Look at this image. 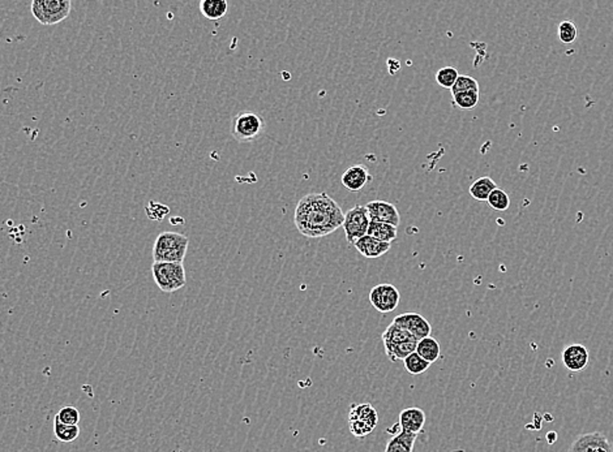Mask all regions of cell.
<instances>
[{"label":"cell","instance_id":"1","mask_svg":"<svg viewBox=\"0 0 613 452\" xmlns=\"http://www.w3.org/2000/svg\"><path fill=\"white\" fill-rule=\"evenodd\" d=\"M345 214L341 206L326 193L305 195L296 205V230L310 239H320L333 234L343 226Z\"/></svg>","mask_w":613,"mask_h":452},{"label":"cell","instance_id":"2","mask_svg":"<svg viewBox=\"0 0 613 452\" xmlns=\"http://www.w3.org/2000/svg\"><path fill=\"white\" fill-rule=\"evenodd\" d=\"M190 240L186 235L178 232H162L157 236L153 247L154 262H179L183 264Z\"/></svg>","mask_w":613,"mask_h":452},{"label":"cell","instance_id":"3","mask_svg":"<svg viewBox=\"0 0 613 452\" xmlns=\"http://www.w3.org/2000/svg\"><path fill=\"white\" fill-rule=\"evenodd\" d=\"M153 278L162 292H176L187 283L186 269L179 262H154L152 266Z\"/></svg>","mask_w":613,"mask_h":452},{"label":"cell","instance_id":"4","mask_svg":"<svg viewBox=\"0 0 613 452\" xmlns=\"http://www.w3.org/2000/svg\"><path fill=\"white\" fill-rule=\"evenodd\" d=\"M265 128V121L256 113L242 111L235 115L231 121V136L238 143H250L258 140Z\"/></svg>","mask_w":613,"mask_h":452},{"label":"cell","instance_id":"5","mask_svg":"<svg viewBox=\"0 0 613 452\" xmlns=\"http://www.w3.org/2000/svg\"><path fill=\"white\" fill-rule=\"evenodd\" d=\"M31 9L39 24L55 25L69 17L72 3L71 0H34Z\"/></svg>","mask_w":613,"mask_h":452},{"label":"cell","instance_id":"6","mask_svg":"<svg viewBox=\"0 0 613 452\" xmlns=\"http://www.w3.org/2000/svg\"><path fill=\"white\" fill-rule=\"evenodd\" d=\"M371 223V219L368 217V211L365 206L355 205L353 209L345 214L343 220V231L346 240L350 244H355L359 239L364 237L368 232V227Z\"/></svg>","mask_w":613,"mask_h":452},{"label":"cell","instance_id":"7","mask_svg":"<svg viewBox=\"0 0 613 452\" xmlns=\"http://www.w3.org/2000/svg\"><path fill=\"white\" fill-rule=\"evenodd\" d=\"M401 300L400 291L389 283L373 287L370 292V302L380 313H390L397 309Z\"/></svg>","mask_w":613,"mask_h":452},{"label":"cell","instance_id":"8","mask_svg":"<svg viewBox=\"0 0 613 452\" xmlns=\"http://www.w3.org/2000/svg\"><path fill=\"white\" fill-rule=\"evenodd\" d=\"M392 324H397L398 327L410 332L417 341L431 337V324L419 313H412V312L403 313V314L395 317Z\"/></svg>","mask_w":613,"mask_h":452},{"label":"cell","instance_id":"9","mask_svg":"<svg viewBox=\"0 0 613 452\" xmlns=\"http://www.w3.org/2000/svg\"><path fill=\"white\" fill-rule=\"evenodd\" d=\"M568 452H613V443L600 431L578 436Z\"/></svg>","mask_w":613,"mask_h":452},{"label":"cell","instance_id":"10","mask_svg":"<svg viewBox=\"0 0 613 452\" xmlns=\"http://www.w3.org/2000/svg\"><path fill=\"white\" fill-rule=\"evenodd\" d=\"M367 211H368V217L371 219V222H379V223H386L390 226L398 227L401 223V215L400 211L390 202L376 200L371 201L365 205Z\"/></svg>","mask_w":613,"mask_h":452},{"label":"cell","instance_id":"11","mask_svg":"<svg viewBox=\"0 0 613 452\" xmlns=\"http://www.w3.org/2000/svg\"><path fill=\"white\" fill-rule=\"evenodd\" d=\"M590 360L587 348L582 344H570L562 351V362L570 371H582Z\"/></svg>","mask_w":613,"mask_h":452},{"label":"cell","instance_id":"12","mask_svg":"<svg viewBox=\"0 0 613 452\" xmlns=\"http://www.w3.org/2000/svg\"><path fill=\"white\" fill-rule=\"evenodd\" d=\"M371 176L364 165H354L348 167V170L342 175L341 181L343 187L350 192H359L364 188V185L370 181Z\"/></svg>","mask_w":613,"mask_h":452},{"label":"cell","instance_id":"13","mask_svg":"<svg viewBox=\"0 0 613 452\" xmlns=\"http://www.w3.org/2000/svg\"><path fill=\"white\" fill-rule=\"evenodd\" d=\"M424 423H425V414L420 408H406L400 414L398 425L401 430H405L407 433L419 434L423 430Z\"/></svg>","mask_w":613,"mask_h":452},{"label":"cell","instance_id":"14","mask_svg":"<svg viewBox=\"0 0 613 452\" xmlns=\"http://www.w3.org/2000/svg\"><path fill=\"white\" fill-rule=\"evenodd\" d=\"M354 247L362 256L370 258V260H375V258H379V257L384 256L385 253H387L390 250L392 244L379 242L371 236L365 235L364 237L359 239L354 244Z\"/></svg>","mask_w":613,"mask_h":452},{"label":"cell","instance_id":"15","mask_svg":"<svg viewBox=\"0 0 613 452\" xmlns=\"http://www.w3.org/2000/svg\"><path fill=\"white\" fill-rule=\"evenodd\" d=\"M417 434L400 430L397 434H394L393 437L387 441L384 452H412L415 442H417Z\"/></svg>","mask_w":613,"mask_h":452},{"label":"cell","instance_id":"16","mask_svg":"<svg viewBox=\"0 0 613 452\" xmlns=\"http://www.w3.org/2000/svg\"><path fill=\"white\" fill-rule=\"evenodd\" d=\"M348 420L367 422L372 428H376L379 422V415H378V411L370 403L354 404L348 412Z\"/></svg>","mask_w":613,"mask_h":452},{"label":"cell","instance_id":"17","mask_svg":"<svg viewBox=\"0 0 613 452\" xmlns=\"http://www.w3.org/2000/svg\"><path fill=\"white\" fill-rule=\"evenodd\" d=\"M228 3L226 0H203L200 3V11L205 19L211 21H218L228 14Z\"/></svg>","mask_w":613,"mask_h":452},{"label":"cell","instance_id":"18","mask_svg":"<svg viewBox=\"0 0 613 452\" xmlns=\"http://www.w3.org/2000/svg\"><path fill=\"white\" fill-rule=\"evenodd\" d=\"M417 354L430 364L437 361L440 354H441L439 341L432 337L419 340L417 346Z\"/></svg>","mask_w":613,"mask_h":452},{"label":"cell","instance_id":"19","mask_svg":"<svg viewBox=\"0 0 613 452\" xmlns=\"http://www.w3.org/2000/svg\"><path fill=\"white\" fill-rule=\"evenodd\" d=\"M367 235L379 242L392 244L397 239L398 232H397V227L390 226L386 223H379V222H371Z\"/></svg>","mask_w":613,"mask_h":452},{"label":"cell","instance_id":"20","mask_svg":"<svg viewBox=\"0 0 613 452\" xmlns=\"http://www.w3.org/2000/svg\"><path fill=\"white\" fill-rule=\"evenodd\" d=\"M497 188L496 183L490 176H482L474 181L470 187V195L477 201H487L490 195Z\"/></svg>","mask_w":613,"mask_h":452},{"label":"cell","instance_id":"21","mask_svg":"<svg viewBox=\"0 0 613 452\" xmlns=\"http://www.w3.org/2000/svg\"><path fill=\"white\" fill-rule=\"evenodd\" d=\"M417 340L412 341H403L398 344H392V346H384L385 347L386 356L390 361H403L407 356H410L414 352H417Z\"/></svg>","mask_w":613,"mask_h":452},{"label":"cell","instance_id":"22","mask_svg":"<svg viewBox=\"0 0 613 452\" xmlns=\"http://www.w3.org/2000/svg\"><path fill=\"white\" fill-rule=\"evenodd\" d=\"M54 434H55L56 439L63 443H71V442H75L80 436V428H78V425H66L55 417L54 418Z\"/></svg>","mask_w":613,"mask_h":452},{"label":"cell","instance_id":"23","mask_svg":"<svg viewBox=\"0 0 613 452\" xmlns=\"http://www.w3.org/2000/svg\"><path fill=\"white\" fill-rule=\"evenodd\" d=\"M403 364H405V369L407 370L411 376H420V374H423L427 370L430 369V366L432 365L430 362L425 361L424 359H422L417 352L407 356L403 360Z\"/></svg>","mask_w":613,"mask_h":452},{"label":"cell","instance_id":"24","mask_svg":"<svg viewBox=\"0 0 613 452\" xmlns=\"http://www.w3.org/2000/svg\"><path fill=\"white\" fill-rule=\"evenodd\" d=\"M455 106L462 110H472L479 105V91H463L453 96Z\"/></svg>","mask_w":613,"mask_h":452},{"label":"cell","instance_id":"25","mask_svg":"<svg viewBox=\"0 0 613 452\" xmlns=\"http://www.w3.org/2000/svg\"><path fill=\"white\" fill-rule=\"evenodd\" d=\"M487 202H488V205L492 207L493 210L505 211L507 210V209H509V206H510V198L507 196V193L505 190H502V189L497 187V188L495 189L492 193L490 195L488 200H487Z\"/></svg>","mask_w":613,"mask_h":452},{"label":"cell","instance_id":"26","mask_svg":"<svg viewBox=\"0 0 613 452\" xmlns=\"http://www.w3.org/2000/svg\"><path fill=\"white\" fill-rule=\"evenodd\" d=\"M458 71L455 67H445V68L440 69L436 73V83H439L441 88L445 89H452L455 85L457 78H458Z\"/></svg>","mask_w":613,"mask_h":452},{"label":"cell","instance_id":"27","mask_svg":"<svg viewBox=\"0 0 613 452\" xmlns=\"http://www.w3.org/2000/svg\"><path fill=\"white\" fill-rule=\"evenodd\" d=\"M557 36H559V39H560L562 43H565V45L573 43L575 39H577V36H578V31H577L575 24L573 21H570V20H564L559 25Z\"/></svg>","mask_w":613,"mask_h":452},{"label":"cell","instance_id":"28","mask_svg":"<svg viewBox=\"0 0 613 452\" xmlns=\"http://www.w3.org/2000/svg\"><path fill=\"white\" fill-rule=\"evenodd\" d=\"M450 91H452L453 96L458 94V93H463V91H479V83L471 76H458L457 81Z\"/></svg>","mask_w":613,"mask_h":452},{"label":"cell","instance_id":"29","mask_svg":"<svg viewBox=\"0 0 613 452\" xmlns=\"http://www.w3.org/2000/svg\"><path fill=\"white\" fill-rule=\"evenodd\" d=\"M55 417L66 425H78V422H80V412L74 406H66V407L61 408V411Z\"/></svg>","mask_w":613,"mask_h":452}]
</instances>
